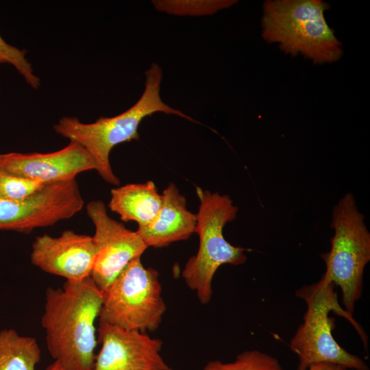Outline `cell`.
I'll use <instances>...</instances> for the list:
<instances>
[{
    "label": "cell",
    "instance_id": "cell-1",
    "mask_svg": "<svg viewBox=\"0 0 370 370\" xmlns=\"http://www.w3.org/2000/svg\"><path fill=\"white\" fill-rule=\"evenodd\" d=\"M103 292L92 278L46 290L41 325L51 357L66 370H92Z\"/></svg>",
    "mask_w": 370,
    "mask_h": 370
},
{
    "label": "cell",
    "instance_id": "cell-2",
    "mask_svg": "<svg viewBox=\"0 0 370 370\" xmlns=\"http://www.w3.org/2000/svg\"><path fill=\"white\" fill-rule=\"evenodd\" d=\"M162 71L152 63L145 72V86L143 95L132 107L112 117H99L90 123L81 122L77 117L63 116L53 125L54 131L70 141L82 146L97 164V171L110 184L119 185L110 162V153L119 144L138 140V126L147 116L156 112L175 114L197 122L181 111L166 105L160 95Z\"/></svg>",
    "mask_w": 370,
    "mask_h": 370
},
{
    "label": "cell",
    "instance_id": "cell-3",
    "mask_svg": "<svg viewBox=\"0 0 370 370\" xmlns=\"http://www.w3.org/2000/svg\"><path fill=\"white\" fill-rule=\"evenodd\" d=\"M295 296L306 304L303 323L289 343L291 350L298 357L297 370H307L319 363L337 365L354 370H370L361 358L343 348L332 336L334 325L333 319L329 317L330 311L345 318L356 330L365 349L368 348L365 332L352 314L340 306L332 283L320 280L299 288Z\"/></svg>",
    "mask_w": 370,
    "mask_h": 370
},
{
    "label": "cell",
    "instance_id": "cell-4",
    "mask_svg": "<svg viewBox=\"0 0 370 370\" xmlns=\"http://www.w3.org/2000/svg\"><path fill=\"white\" fill-rule=\"evenodd\" d=\"M328 8L321 0L266 1L262 37L269 43H279L285 53H301L314 64L336 62L343 49L325 19Z\"/></svg>",
    "mask_w": 370,
    "mask_h": 370
},
{
    "label": "cell",
    "instance_id": "cell-5",
    "mask_svg": "<svg viewBox=\"0 0 370 370\" xmlns=\"http://www.w3.org/2000/svg\"><path fill=\"white\" fill-rule=\"evenodd\" d=\"M199 199L195 232L199 238L196 255L190 257L182 271L187 286L196 292L203 304L212 295V282L217 270L223 264L239 265L245 262V248L236 247L223 236L225 225L236 219L238 208L227 195L212 193L196 186Z\"/></svg>",
    "mask_w": 370,
    "mask_h": 370
},
{
    "label": "cell",
    "instance_id": "cell-6",
    "mask_svg": "<svg viewBox=\"0 0 370 370\" xmlns=\"http://www.w3.org/2000/svg\"><path fill=\"white\" fill-rule=\"evenodd\" d=\"M330 227L331 249L321 255L326 266L321 280L340 288L345 310L353 314L363 291V274L370 261V233L353 195L345 194L334 206Z\"/></svg>",
    "mask_w": 370,
    "mask_h": 370
},
{
    "label": "cell",
    "instance_id": "cell-7",
    "mask_svg": "<svg viewBox=\"0 0 370 370\" xmlns=\"http://www.w3.org/2000/svg\"><path fill=\"white\" fill-rule=\"evenodd\" d=\"M161 292L158 272L136 258L103 292L99 321L127 330L154 331L166 309Z\"/></svg>",
    "mask_w": 370,
    "mask_h": 370
},
{
    "label": "cell",
    "instance_id": "cell-8",
    "mask_svg": "<svg viewBox=\"0 0 370 370\" xmlns=\"http://www.w3.org/2000/svg\"><path fill=\"white\" fill-rule=\"evenodd\" d=\"M84 206L75 179L46 184L18 200H0V230L29 233L70 219Z\"/></svg>",
    "mask_w": 370,
    "mask_h": 370
},
{
    "label": "cell",
    "instance_id": "cell-9",
    "mask_svg": "<svg viewBox=\"0 0 370 370\" xmlns=\"http://www.w3.org/2000/svg\"><path fill=\"white\" fill-rule=\"evenodd\" d=\"M86 212L95 226L92 238L97 249L90 278L104 292L132 260L141 256L147 247L136 231L127 229L122 223L110 217L102 201H90Z\"/></svg>",
    "mask_w": 370,
    "mask_h": 370
},
{
    "label": "cell",
    "instance_id": "cell-10",
    "mask_svg": "<svg viewBox=\"0 0 370 370\" xmlns=\"http://www.w3.org/2000/svg\"><path fill=\"white\" fill-rule=\"evenodd\" d=\"M101 349L92 370H168L160 355L162 341L138 331L127 330L99 321Z\"/></svg>",
    "mask_w": 370,
    "mask_h": 370
},
{
    "label": "cell",
    "instance_id": "cell-11",
    "mask_svg": "<svg viewBox=\"0 0 370 370\" xmlns=\"http://www.w3.org/2000/svg\"><path fill=\"white\" fill-rule=\"evenodd\" d=\"M97 249L92 236L64 231L58 237L43 234L32 245V263L44 272L66 281H79L91 276Z\"/></svg>",
    "mask_w": 370,
    "mask_h": 370
},
{
    "label": "cell",
    "instance_id": "cell-12",
    "mask_svg": "<svg viewBox=\"0 0 370 370\" xmlns=\"http://www.w3.org/2000/svg\"><path fill=\"white\" fill-rule=\"evenodd\" d=\"M0 168L14 175L50 184L69 181L84 171L97 169L90 154L75 142L48 153L0 154Z\"/></svg>",
    "mask_w": 370,
    "mask_h": 370
},
{
    "label": "cell",
    "instance_id": "cell-13",
    "mask_svg": "<svg viewBox=\"0 0 370 370\" xmlns=\"http://www.w3.org/2000/svg\"><path fill=\"white\" fill-rule=\"evenodd\" d=\"M162 196V204L155 219L136 230L147 247L160 248L186 240L195 231L197 215L187 209L186 198L177 186L169 184Z\"/></svg>",
    "mask_w": 370,
    "mask_h": 370
},
{
    "label": "cell",
    "instance_id": "cell-14",
    "mask_svg": "<svg viewBox=\"0 0 370 370\" xmlns=\"http://www.w3.org/2000/svg\"><path fill=\"white\" fill-rule=\"evenodd\" d=\"M162 204V196L153 181L144 184H127L112 189L108 204L124 222L136 221L138 227L151 223Z\"/></svg>",
    "mask_w": 370,
    "mask_h": 370
},
{
    "label": "cell",
    "instance_id": "cell-15",
    "mask_svg": "<svg viewBox=\"0 0 370 370\" xmlns=\"http://www.w3.org/2000/svg\"><path fill=\"white\" fill-rule=\"evenodd\" d=\"M40 358L36 338L12 328L0 331V370H36Z\"/></svg>",
    "mask_w": 370,
    "mask_h": 370
},
{
    "label": "cell",
    "instance_id": "cell-16",
    "mask_svg": "<svg viewBox=\"0 0 370 370\" xmlns=\"http://www.w3.org/2000/svg\"><path fill=\"white\" fill-rule=\"evenodd\" d=\"M234 0H158L152 1L158 11L177 16H206L228 8Z\"/></svg>",
    "mask_w": 370,
    "mask_h": 370
},
{
    "label": "cell",
    "instance_id": "cell-17",
    "mask_svg": "<svg viewBox=\"0 0 370 370\" xmlns=\"http://www.w3.org/2000/svg\"><path fill=\"white\" fill-rule=\"evenodd\" d=\"M203 370H285L274 356L263 352L253 349L238 354L230 362L220 360L210 361Z\"/></svg>",
    "mask_w": 370,
    "mask_h": 370
},
{
    "label": "cell",
    "instance_id": "cell-18",
    "mask_svg": "<svg viewBox=\"0 0 370 370\" xmlns=\"http://www.w3.org/2000/svg\"><path fill=\"white\" fill-rule=\"evenodd\" d=\"M27 51L6 42L0 34V64H10L33 89L40 86V79L34 74L32 66L26 58Z\"/></svg>",
    "mask_w": 370,
    "mask_h": 370
},
{
    "label": "cell",
    "instance_id": "cell-19",
    "mask_svg": "<svg viewBox=\"0 0 370 370\" xmlns=\"http://www.w3.org/2000/svg\"><path fill=\"white\" fill-rule=\"evenodd\" d=\"M45 184L24 178L0 168V200H18L42 188Z\"/></svg>",
    "mask_w": 370,
    "mask_h": 370
},
{
    "label": "cell",
    "instance_id": "cell-20",
    "mask_svg": "<svg viewBox=\"0 0 370 370\" xmlns=\"http://www.w3.org/2000/svg\"><path fill=\"white\" fill-rule=\"evenodd\" d=\"M307 370H354L343 366L329 364L319 363L310 366Z\"/></svg>",
    "mask_w": 370,
    "mask_h": 370
},
{
    "label": "cell",
    "instance_id": "cell-21",
    "mask_svg": "<svg viewBox=\"0 0 370 370\" xmlns=\"http://www.w3.org/2000/svg\"><path fill=\"white\" fill-rule=\"evenodd\" d=\"M46 370H66L58 362L54 361L52 364L48 366Z\"/></svg>",
    "mask_w": 370,
    "mask_h": 370
},
{
    "label": "cell",
    "instance_id": "cell-22",
    "mask_svg": "<svg viewBox=\"0 0 370 370\" xmlns=\"http://www.w3.org/2000/svg\"><path fill=\"white\" fill-rule=\"evenodd\" d=\"M168 370H172V369H168Z\"/></svg>",
    "mask_w": 370,
    "mask_h": 370
},
{
    "label": "cell",
    "instance_id": "cell-23",
    "mask_svg": "<svg viewBox=\"0 0 370 370\" xmlns=\"http://www.w3.org/2000/svg\"><path fill=\"white\" fill-rule=\"evenodd\" d=\"M0 90H1V86H0Z\"/></svg>",
    "mask_w": 370,
    "mask_h": 370
}]
</instances>
